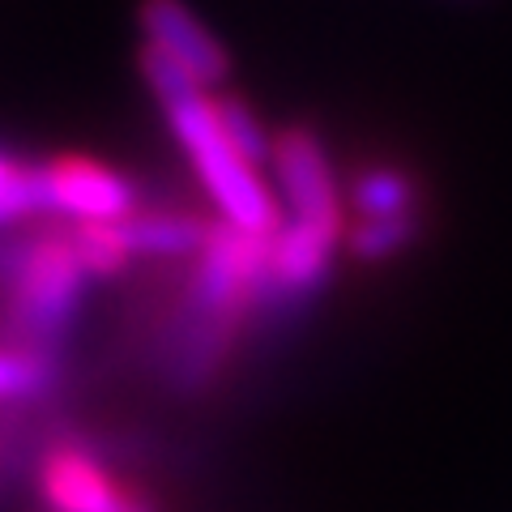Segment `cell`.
Segmentation results:
<instances>
[{
    "label": "cell",
    "mask_w": 512,
    "mask_h": 512,
    "mask_svg": "<svg viewBox=\"0 0 512 512\" xmlns=\"http://www.w3.org/2000/svg\"><path fill=\"white\" fill-rule=\"evenodd\" d=\"M43 210L69 222H124L137 214V184L124 171L86 154H56L39 163Z\"/></svg>",
    "instance_id": "277c9868"
},
{
    "label": "cell",
    "mask_w": 512,
    "mask_h": 512,
    "mask_svg": "<svg viewBox=\"0 0 512 512\" xmlns=\"http://www.w3.org/2000/svg\"><path fill=\"white\" fill-rule=\"evenodd\" d=\"M77 256H82L90 278H116L133 265V244H128L124 222H69Z\"/></svg>",
    "instance_id": "9c48e42d"
},
{
    "label": "cell",
    "mask_w": 512,
    "mask_h": 512,
    "mask_svg": "<svg viewBox=\"0 0 512 512\" xmlns=\"http://www.w3.org/2000/svg\"><path fill=\"white\" fill-rule=\"evenodd\" d=\"M124 231L137 256H163L167 261V256H197L214 222L184 210H137L133 218H124Z\"/></svg>",
    "instance_id": "ba28073f"
},
{
    "label": "cell",
    "mask_w": 512,
    "mask_h": 512,
    "mask_svg": "<svg viewBox=\"0 0 512 512\" xmlns=\"http://www.w3.org/2000/svg\"><path fill=\"white\" fill-rule=\"evenodd\" d=\"M274 175L282 188V201L291 205V218L299 227H312L329 239L346 244V192L333 171V158L325 150L316 128L308 124H286L274 133Z\"/></svg>",
    "instance_id": "7a4b0ae2"
},
{
    "label": "cell",
    "mask_w": 512,
    "mask_h": 512,
    "mask_svg": "<svg viewBox=\"0 0 512 512\" xmlns=\"http://www.w3.org/2000/svg\"><path fill=\"white\" fill-rule=\"evenodd\" d=\"M137 26H141V35H146V43L163 47L171 60H180L201 86L227 82V73H231L227 47L218 43V35L184 0H141Z\"/></svg>",
    "instance_id": "5b68a950"
},
{
    "label": "cell",
    "mask_w": 512,
    "mask_h": 512,
    "mask_svg": "<svg viewBox=\"0 0 512 512\" xmlns=\"http://www.w3.org/2000/svg\"><path fill=\"white\" fill-rule=\"evenodd\" d=\"M163 116L171 124L180 150L188 154L197 180L218 205V218L252 235H278L286 227L278 192L265 184V167L248 150H239L231 133L218 120L210 90H188L180 99L163 103Z\"/></svg>",
    "instance_id": "6da1fadb"
},
{
    "label": "cell",
    "mask_w": 512,
    "mask_h": 512,
    "mask_svg": "<svg viewBox=\"0 0 512 512\" xmlns=\"http://www.w3.org/2000/svg\"><path fill=\"white\" fill-rule=\"evenodd\" d=\"M346 205L355 222H423V188L397 163L363 167L346 188Z\"/></svg>",
    "instance_id": "8992f818"
},
{
    "label": "cell",
    "mask_w": 512,
    "mask_h": 512,
    "mask_svg": "<svg viewBox=\"0 0 512 512\" xmlns=\"http://www.w3.org/2000/svg\"><path fill=\"white\" fill-rule=\"evenodd\" d=\"M60 384V350L13 338L0 346V406L47 402Z\"/></svg>",
    "instance_id": "52a82bcc"
},
{
    "label": "cell",
    "mask_w": 512,
    "mask_h": 512,
    "mask_svg": "<svg viewBox=\"0 0 512 512\" xmlns=\"http://www.w3.org/2000/svg\"><path fill=\"white\" fill-rule=\"evenodd\" d=\"M39 210H43L39 167L13 158L9 150H0V231L22 227V222L35 218Z\"/></svg>",
    "instance_id": "30bf717a"
},
{
    "label": "cell",
    "mask_w": 512,
    "mask_h": 512,
    "mask_svg": "<svg viewBox=\"0 0 512 512\" xmlns=\"http://www.w3.org/2000/svg\"><path fill=\"white\" fill-rule=\"evenodd\" d=\"M39 491L56 512H154L137 487H124L107 461L82 440L47 444L39 457Z\"/></svg>",
    "instance_id": "3957f363"
}]
</instances>
